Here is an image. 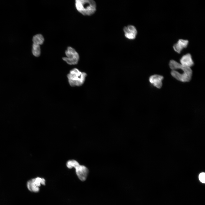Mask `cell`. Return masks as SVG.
<instances>
[{
	"label": "cell",
	"mask_w": 205,
	"mask_h": 205,
	"mask_svg": "<svg viewBox=\"0 0 205 205\" xmlns=\"http://www.w3.org/2000/svg\"><path fill=\"white\" fill-rule=\"evenodd\" d=\"M125 37L130 40L135 39L137 34V31L136 27L133 25H128L123 28Z\"/></svg>",
	"instance_id": "cell-7"
},
{
	"label": "cell",
	"mask_w": 205,
	"mask_h": 205,
	"mask_svg": "<svg viewBox=\"0 0 205 205\" xmlns=\"http://www.w3.org/2000/svg\"><path fill=\"white\" fill-rule=\"evenodd\" d=\"M188 43L189 41L187 40L179 39L177 42L173 45V49L176 52L180 54L184 49L187 47Z\"/></svg>",
	"instance_id": "cell-8"
},
{
	"label": "cell",
	"mask_w": 205,
	"mask_h": 205,
	"mask_svg": "<svg viewBox=\"0 0 205 205\" xmlns=\"http://www.w3.org/2000/svg\"><path fill=\"white\" fill-rule=\"evenodd\" d=\"M182 73H179L176 70H171V75L177 80L183 82H189L191 79L192 75V71L190 68L188 69L183 71Z\"/></svg>",
	"instance_id": "cell-5"
},
{
	"label": "cell",
	"mask_w": 205,
	"mask_h": 205,
	"mask_svg": "<svg viewBox=\"0 0 205 205\" xmlns=\"http://www.w3.org/2000/svg\"><path fill=\"white\" fill-rule=\"evenodd\" d=\"M32 52L35 56L39 57L41 54L40 45L33 43L32 46Z\"/></svg>",
	"instance_id": "cell-12"
},
{
	"label": "cell",
	"mask_w": 205,
	"mask_h": 205,
	"mask_svg": "<svg viewBox=\"0 0 205 205\" xmlns=\"http://www.w3.org/2000/svg\"><path fill=\"white\" fill-rule=\"evenodd\" d=\"M75 7L80 13L84 15L91 16L96 11V3L93 0L75 1Z\"/></svg>",
	"instance_id": "cell-1"
},
{
	"label": "cell",
	"mask_w": 205,
	"mask_h": 205,
	"mask_svg": "<svg viewBox=\"0 0 205 205\" xmlns=\"http://www.w3.org/2000/svg\"><path fill=\"white\" fill-rule=\"evenodd\" d=\"M32 40L33 43L40 45L43 43L44 40V37L41 34H38L33 37Z\"/></svg>",
	"instance_id": "cell-11"
},
{
	"label": "cell",
	"mask_w": 205,
	"mask_h": 205,
	"mask_svg": "<svg viewBox=\"0 0 205 205\" xmlns=\"http://www.w3.org/2000/svg\"><path fill=\"white\" fill-rule=\"evenodd\" d=\"M66 57L62 58L63 60L69 65L78 63L79 59V54L75 50L71 47H68L65 52Z\"/></svg>",
	"instance_id": "cell-4"
},
{
	"label": "cell",
	"mask_w": 205,
	"mask_h": 205,
	"mask_svg": "<svg viewBox=\"0 0 205 205\" xmlns=\"http://www.w3.org/2000/svg\"><path fill=\"white\" fill-rule=\"evenodd\" d=\"M180 63L182 65L190 68L194 65V61L191 54L187 53L183 55L180 59Z\"/></svg>",
	"instance_id": "cell-10"
},
{
	"label": "cell",
	"mask_w": 205,
	"mask_h": 205,
	"mask_svg": "<svg viewBox=\"0 0 205 205\" xmlns=\"http://www.w3.org/2000/svg\"><path fill=\"white\" fill-rule=\"evenodd\" d=\"M163 79V77L162 76L155 74L150 77L149 81L153 86L158 89H160L162 85V81Z\"/></svg>",
	"instance_id": "cell-9"
},
{
	"label": "cell",
	"mask_w": 205,
	"mask_h": 205,
	"mask_svg": "<svg viewBox=\"0 0 205 205\" xmlns=\"http://www.w3.org/2000/svg\"><path fill=\"white\" fill-rule=\"evenodd\" d=\"M87 74L77 68L71 69L67 75L68 83L72 87H80L84 83Z\"/></svg>",
	"instance_id": "cell-2"
},
{
	"label": "cell",
	"mask_w": 205,
	"mask_h": 205,
	"mask_svg": "<svg viewBox=\"0 0 205 205\" xmlns=\"http://www.w3.org/2000/svg\"><path fill=\"white\" fill-rule=\"evenodd\" d=\"M67 167L69 169L73 167L79 179L82 181H85L88 176L89 171L85 166L80 165L75 160L72 159L68 161L66 163Z\"/></svg>",
	"instance_id": "cell-3"
},
{
	"label": "cell",
	"mask_w": 205,
	"mask_h": 205,
	"mask_svg": "<svg viewBox=\"0 0 205 205\" xmlns=\"http://www.w3.org/2000/svg\"><path fill=\"white\" fill-rule=\"evenodd\" d=\"M205 173H200L199 176V179L200 181L203 183H205Z\"/></svg>",
	"instance_id": "cell-13"
},
{
	"label": "cell",
	"mask_w": 205,
	"mask_h": 205,
	"mask_svg": "<svg viewBox=\"0 0 205 205\" xmlns=\"http://www.w3.org/2000/svg\"><path fill=\"white\" fill-rule=\"evenodd\" d=\"M41 184H45V180L43 178L38 177L29 181L27 183V187L30 191L37 192L39 191V187Z\"/></svg>",
	"instance_id": "cell-6"
}]
</instances>
